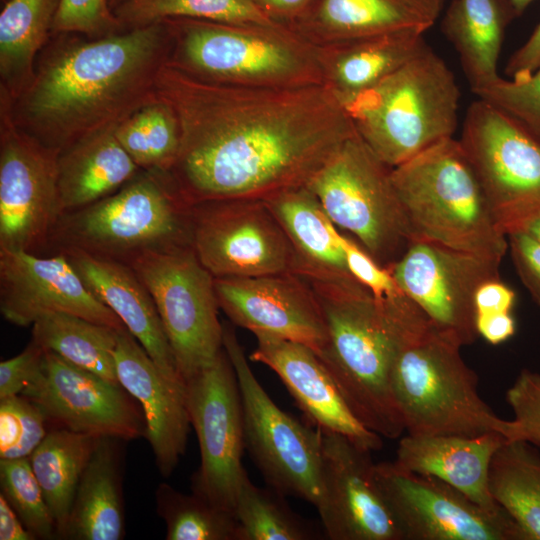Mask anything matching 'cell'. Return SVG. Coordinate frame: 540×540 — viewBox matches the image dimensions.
<instances>
[{
	"label": "cell",
	"instance_id": "obj_57",
	"mask_svg": "<svg viewBox=\"0 0 540 540\" xmlns=\"http://www.w3.org/2000/svg\"><path fill=\"white\" fill-rule=\"evenodd\" d=\"M1 1H2V3H4V2H6L7 0H1Z\"/></svg>",
	"mask_w": 540,
	"mask_h": 540
},
{
	"label": "cell",
	"instance_id": "obj_16",
	"mask_svg": "<svg viewBox=\"0 0 540 540\" xmlns=\"http://www.w3.org/2000/svg\"><path fill=\"white\" fill-rule=\"evenodd\" d=\"M374 475L403 540H527L506 512L490 513L438 478L396 461L375 463Z\"/></svg>",
	"mask_w": 540,
	"mask_h": 540
},
{
	"label": "cell",
	"instance_id": "obj_30",
	"mask_svg": "<svg viewBox=\"0 0 540 540\" xmlns=\"http://www.w3.org/2000/svg\"><path fill=\"white\" fill-rule=\"evenodd\" d=\"M517 17L507 0H452L441 30L456 50L473 93L497 82L508 24Z\"/></svg>",
	"mask_w": 540,
	"mask_h": 540
},
{
	"label": "cell",
	"instance_id": "obj_18",
	"mask_svg": "<svg viewBox=\"0 0 540 540\" xmlns=\"http://www.w3.org/2000/svg\"><path fill=\"white\" fill-rule=\"evenodd\" d=\"M20 395L39 405L53 428L125 441L146 436L142 408L129 392L51 351Z\"/></svg>",
	"mask_w": 540,
	"mask_h": 540
},
{
	"label": "cell",
	"instance_id": "obj_36",
	"mask_svg": "<svg viewBox=\"0 0 540 540\" xmlns=\"http://www.w3.org/2000/svg\"><path fill=\"white\" fill-rule=\"evenodd\" d=\"M115 135L135 164L144 170L168 172L180 147L176 114L158 97L123 120L115 128Z\"/></svg>",
	"mask_w": 540,
	"mask_h": 540
},
{
	"label": "cell",
	"instance_id": "obj_56",
	"mask_svg": "<svg viewBox=\"0 0 540 540\" xmlns=\"http://www.w3.org/2000/svg\"><path fill=\"white\" fill-rule=\"evenodd\" d=\"M125 0H109L110 7L114 10L118 5H120Z\"/></svg>",
	"mask_w": 540,
	"mask_h": 540
},
{
	"label": "cell",
	"instance_id": "obj_21",
	"mask_svg": "<svg viewBox=\"0 0 540 540\" xmlns=\"http://www.w3.org/2000/svg\"><path fill=\"white\" fill-rule=\"evenodd\" d=\"M220 309L234 326L304 344L317 354L327 342L320 303L297 274L214 278Z\"/></svg>",
	"mask_w": 540,
	"mask_h": 540
},
{
	"label": "cell",
	"instance_id": "obj_24",
	"mask_svg": "<svg viewBox=\"0 0 540 540\" xmlns=\"http://www.w3.org/2000/svg\"><path fill=\"white\" fill-rule=\"evenodd\" d=\"M61 254L67 257L90 292L119 317L163 375L185 384L155 302L136 272L124 263L79 251Z\"/></svg>",
	"mask_w": 540,
	"mask_h": 540
},
{
	"label": "cell",
	"instance_id": "obj_20",
	"mask_svg": "<svg viewBox=\"0 0 540 540\" xmlns=\"http://www.w3.org/2000/svg\"><path fill=\"white\" fill-rule=\"evenodd\" d=\"M0 312L21 327L49 313H67L117 330L126 328L61 253L0 249Z\"/></svg>",
	"mask_w": 540,
	"mask_h": 540
},
{
	"label": "cell",
	"instance_id": "obj_14",
	"mask_svg": "<svg viewBox=\"0 0 540 540\" xmlns=\"http://www.w3.org/2000/svg\"><path fill=\"white\" fill-rule=\"evenodd\" d=\"M190 232L195 255L214 278L293 273L292 246L265 200L190 205Z\"/></svg>",
	"mask_w": 540,
	"mask_h": 540
},
{
	"label": "cell",
	"instance_id": "obj_47",
	"mask_svg": "<svg viewBox=\"0 0 540 540\" xmlns=\"http://www.w3.org/2000/svg\"><path fill=\"white\" fill-rule=\"evenodd\" d=\"M507 240L516 271L540 308V241L524 230L510 232Z\"/></svg>",
	"mask_w": 540,
	"mask_h": 540
},
{
	"label": "cell",
	"instance_id": "obj_44",
	"mask_svg": "<svg viewBox=\"0 0 540 540\" xmlns=\"http://www.w3.org/2000/svg\"><path fill=\"white\" fill-rule=\"evenodd\" d=\"M514 419L512 439L540 447V374L523 369L506 392Z\"/></svg>",
	"mask_w": 540,
	"mask_h": 540
},
{
	"label": "cell",
	"instance_id": "obj_13",
	"mask_svg": "<svg viewBox=\"0 0 540 540\" xmlns=\"http://www.w3.org/2000/svg\"><path fill=\"white\" fill-rule=\"evenodd\" d=\"M57 158L15 123L0 91V249L46 255L60 217Z\"/></svg>",
	"mask_w": 540,
	"mask_h": 540
},
{
	"label": "cell",
	"instance_id": "obj_46",
	"mask_svg": "<svg viewBox=\"0 0 540 540\" xmlns=\"http://www.w3.org/2000/svg\"><path fill=\"white\" fill-rule=\"evenodd\" d=\"M45 350L31 339L18 355L0 363V399L20 395L39 373Z\"/></svg>",
	"mask_w": 540,
	"mask_h": 540
},
{
	"label": "cell",
	"instance_id": "obj_53",
	"mask_svg": "<svg viewBox=\"0 0 540 540\" xmlns=\"http://www.w3.org/2000/svg\"><path fill=\"white\" fill-rule=\"evenodd\" d=\"M422 15L435 22L443 7L441 0H401Z\"/></svg>",
	"mask_w": 540,
	"mask_h": 540
},
{
	"label": "cell",
	"instance_id": "obj_37",
	"mask_svg": "<svg viewBox=\"0 0 540 540\" xmlns=\"http://www.w3.org/2000/svg\"><path fill=\"white\" fill-rule=\"evenodd\" d=\"M284 495L261 488L246 473L239 486L234 515L237 540H310L316 538L311 526L294 513Z\"/></svg>",
	"mask_w": 540,
	"mask_h": 540
},
{
	"label": "cell",
	"instance_id": "obj_40",
	"mask_svg": "<svg viewBox=\"0 0 540 540\" xmlns=\"http://www.w3.org/2000/svg\"><path fill=\"white\" fill-rule=\"evenodd\" d=\"M1 495L36 539H58V527L29 458L0 459Z\"/></svg>",
	"mask_w": 540,
	"mask_h": 540
},
{
	"label": "cell",
	"instance_id": "obj_28",
	"mask_svg": "<svg viewBox=\"0 0 540 540\" xmlns=\"http://www.w3.org/2000/svg\"><path fill=\"white\" fill-rule=\"evenodd\" d=\"M115 128L91 134L58 154L60 216L116 192L140 170Z\"/></svg>",
	"mask_w": 540,
	"mask_h": 540
},
{
	"label": "cell",
	"instance_id": "obj_43",
	"mask_svg": "<svg viewBox=\"0 0 540 540\" xmlns=\"http://www.w3.org/2000/svg\"><path fill=\"white\" fill-rule=\"evenodd\" d=\"M124 30L109 0H59L52 35L77 34L94 39Z\"/></svg>",
	"mask_w": 540,
	"mask_h": 540
},
{
	"label": "cell",
	"instance_id": "obj_3",
	"mask_svg": "<svg viewBox=\"0 0 540 540\" xmlns=\"http://www.w3.org/2000/svg\"><path fill=\"white\" fill-rule=\"evenodd\" d=\"M382 300L392 337L390 386L407 434L473 437L495 431L512 439V420L498 417L480 397L462 346L402 291Z\"/></svg>",
	"mask_w": 540,
	"mask_h": 540
},
{
	"label": "cell",
	"instance_id": "obj_58",
	"mask_svg": "<svg viewBox=\"0 0 540 540\" xmlns=\"http://www.w3.org/2000/svg\"><path fill=\"white\" fill-rule=\"evenodd\" d=\"M441 1L444 3L445 0H441Z\"/></svg>",
	"mask_w": 540,
	"mask_h": 540
},
{
	"label": "cell",
	"instance_id": "obj_52",
	"mask_svg": "<svg viewBox=\"0 0 540 540\" xmlns=\"http://www.w3.org/2000/svg\"><path fill=\"white\" fill-rule=\"evenodd\" d=\"M0 540H36L17 513L0 494Z\"/></svg>",
	"mask_w": 540,
	"mask_h": 540
},
{
	"label": "cell",
	"instance_id": "obj_34",
	"mask_svg": "<svg viewBox=\"0 0 540 540\" xmlns=\"http://www.w3.org/2000/svg\"><path fill=\"white\" fill-rule=\"evenodd\" d=\"M98 438L52 428L29 457L57 524L58 539H61L78 483Z\"/></svg>",
	"mask_w": 540,
	"mask_h": 540
},
{
	"label": "cell",
	"instance_id": "obj_2",
	"mask_svg": "<svg viewBox=\"0 0 540 540\" xmlns=\"http://www.w3.org/2000/svg\"><path fill=\"white\" fill-rule=\"evenodd\" d=\"M170 46L164 22L94 39L52 35L37 58L32 82L11 99L12 117L59 154L156 100L157 77Z\"/></svg>",
	"mask_w": 540,
	"mask_h": 540
},
{
	"label": "cell",
	"instance_id": "obj_48",
	"mask_svg": "<svg viewBox=\"0 0 540 540\" xmlns=\"http://www.w3.org/2000/svg\"><path fill=\"white\" fill-rule=\"evenodd\" d=\"M515 298L513 289L503 283L500 278L485 281L475 292L476 316L512 312Z\"/></svg>",
	"mask_w": 540,
	"mask_h": 540
},
{
	"label": "cell",
	"instance_id": "obj_45",
	"mask_svg": "<svg viewBox=\"0 0 540 540\" xmlns=\"http://www.w3.org/2000/svg\"><path fill=\"white\" fill-rule=\"evenodd\" d=\"M339 241L348 271L376 298L390 297L401 291L391 272L377 263L360 245L342 233Z\"/></svg>",
	"mask_w": 540,
	"mask_h": 540
},
{
	"label": "cell",
	"instance_id": "obj_33",
	"mask_svg": "<svg viewBox=\"0 0 540 540\" xmlns=\"http://www.w3.org/2000/svg\"><path fill=\"white\" fill-rule=\"evenodd\" d=\"M494 501L527 540H540V452L524 440L506 439L494 453L488 476Z\"/></svg>",
	"mask_w": 540,
	"mask_h": 540
},
{
	"label": "cell",
	"instance_id": "obj_38",
	"mask_svg": "<svg viewBox=\"0 0 540 540\" xmlns=\"http://www.w3.org/2000/svg\"><path fill=\"white\" fill-rule=\"evenodd\" d=\"M113 12L125 29L146 26L170 18L233 24L281 25L268 18L252 0H125Z\"/></svg>",
	"mask_w": 540,
	"mask_h": 540
},
{
	"label": "cell",
	"instance_id": "obj_11",
	"mask_svg": "<svg viewBox=\"0 0 540 540\" xmlns=\"http://www.w3.org/2000/svg\"><path fill=\"white\" fill-rule=\"evenodd\" d=\"M150 292L184 381L223 349L214 277L191 246L147 252L128 264Z\"/></svg>",
	"mask_w": 540,
	"mask_h": 540
},
{
	"label": "cell",
	"instance_id": "obj_4",
	"mask_svg": "<svg viewBox=\"0 0 540 540\" xmlns=\"http://www.w3.org/2000/svg\"><path fill=\"white\" fill-rule=\"evenodd\" d=\"M320 303L327 342L317 354L354 415L371 431H405L390 386L392 337L382 299L355 278L307 280Z\"/></svg>",
	"mask_w": 540,
	"mask_h": 540
},
{
	"label": "cell",
	"instance_id": "obj_12",
	"mask_svg": "<svg viewBox=\"0 0 540 540\" xmlns=\"http://www.w3.org/2000/svg\"><path fill=\"white\" fill-rule=\"evenodd\" d=\"M503 232L540 214V141L493 104L468 107L458 139Z\"/></svg>",
	"mask_w": 540,
	"mask_h": 540
},
{
	"label": "cell",
	"instance_id": "obj_39",
	"mask_svg": "<svg viewBox=\"0 0 540 540\" xmlns=\"http://www.w3.org/2000/svg\"><path fill=\"white\" fill-rule=\"evenodd\" d=\"M155 503L167 540H237L234 513L194 492L186 494L162 482L155 490Z\"/></svg>",
	"mask_w": 540,
	"mask_h": 540
},
{
	"label": "cell",
	"instance_id": "obj_7",
	"mask_svg": "<svg viewBox=\"0 0 540 540\" xmlns=\"http://www.w3.org/2000/svg\"><path fill=\"white\" fill-rule=\"evenodd\" d=\"M391 177L415 240L501 263L507 236L458 139L443 140L392 168Z\"/></svg>",
	"mask_w": 540,
	"mask_h": 540
},
{
	"label": "cell",
	"instance_id": "obj_31",
	"mask_svg": "<svg viewBox=\"0 0 540 540\" xmlns=\"http://www.w3.org/2000/svg\"><path fill=\"white\" fill-rule=\"evenodd\" d=\"M433 21L401 0H317L290 28L318 46L418 29Z\"/></svg>",
	"mask_w": 540,
	"mask_h": 540
},
{
	"label": "cell",
	"instance_id": "obj_27",
	"mask_svg": "<svg viewBox=\"0 0 540 540\" xmlns=\"http://www.w3.org/2000/svg\"><path fill=\"white\" fill-rule=\"evenodd\" d=\"M123 441L115 437L97 439L78 483L61 539L124 538Z\"/></svg>",
	"mask_w": 540,
	"mask_h": 540
},
{
	"label": "cell",
	"instance_id": "obj_6",
	"mask_svg": "<svg viewBox=\"0 0 540 540\" xmlns=\"http://www.w3.org/2000/svg\"><path fill=\"white\" fill-rule=\"evenodd\" d=\"M357 134L390 168L453 138L460 89L427 44L373 87L340 100Z\"/></svg>",
	"mask_w": 540,
	"mask_h": 540
},
{
	"label": "cell",
	"instance_id": "obj_9",
	"mask_svg": "<svg viewBox=\"0 0 540 540\" xmlns=\"http://www.w3.org/2000/svg\"><path fill=\"white\" fill-rule=\"evenodd\" d=\"M391 170L355 134L305 184L333 224L386 269L415 240Z\"/></svg>",
	"mask_w": 540,
	"mask_h": 540
},
{
	"label": "cell",
	"instance_id": "obj_50",
	"mask_svg": "<svg viewBox=\"0 0 540 540\" xmlns=\"http://www.w3.org/2000/svg\"><path fill=\"white\" fill-rule=\"evenodd\" d=\"M271 20L291 27L302 19L317 0H252Z\"/></svg>",
	"mask_w": 540,
	"mask_h": 540
},
{
	"label": "cell",
	"instance_id": "obj_22",
	"mask_svg": "<svg viewBox=\"0 0 540 540\" xmlns=\"http://www.w3.org/2000/svg\"><path fill=\"white\" fill-rule=\"evenodd\" d=\"M255 337L257 345L250 360L266 365L277 374L317 429L342 435L371 452L382 449V437L354 415L313 349L267 334Z\"/></svg>",
	"mask_w": 540,
	"mask_h": 540
},
{
	"label": "cell",
	"instance_id": "obj_55",
	"mask_svg": "<svg viewBox=\"0 0 540 540\" xmlns=\"http://www.w3.org/2000/svg\"><path fill=\"white\" fill-rule=\"evenodd\" d=\"M512 6L516 16H520L535 0H507Z\"/></svg>",
	"mask_w": 540,
	"mask_h": 540
},
{
	"label": "cell",
	"instance_id": "obj_10",
	"mask_svg": "<svg viewBox=\"0 0 540 540\" xmlns=\"http://www.w3.org/2000/svg\"><path fill=\"white\" fill-rule=\"evenodd\" d=\"M222 324L223 347L242 399L245 448L268 487L317 509L323 498L320 431L303 425L271 399L253 373L234 325Z\"/></svg>",
	"mask_w": 540,
	"mask_h": 540
},
{
	"label": "cell",
	"instance_id": "obj_26",
	"mask_svg": "<svg viewBox=\"0 0 540 540\" xmlns=\"http://www.w3.org/2000/svg\"><path fill=\"white\" fill-rule=\"evenodd\" d=\"M265 202L290 241L294 274L319 281L354 278L340 245L341 232L306 185L283 190Z\"/></svg>",
	"mask_w": 540,
	"mask_h": 540
},
{
	"label": "cell",
	"instance_id": "obj_15",
	"mask_svg": "<svg viewBox=\"0 0 540 540\" xmlns=\"http://www.w3.org/2000/svg\"><path fill=\"white\" fill-rule=\"evenodd\" d=\"M191 426L200 448L192 492L234 513L244 475L243 406L234 367L223 349L216 359L185 381Z\"/></svg>",
	"mask_w": 540,
	"mask_h": 540
},
{
	"label": "cell",
	"instance_id": "obj_35",
	"mask_svg": "<svg viewBox=\"0 0 540 540\" xmlns=\"http://www.w3.org/2000/svg\"><path fill=\"white\" fill-rule=\"evenodd\" d=\"M117 332L112 327L67 313H49L32 324V340L44 350L120 385L114 357Z\"/></svg>",
	"mask_w": 540,
	"mask_h": 540
},
{
	"label": "cell",
	"instance_id": "obj_42",
	"mask_svg": "<svg viewBox=\"0 0 540 540\" xmlns=\"http://www.w3.org/2000/svg\"><path fill=\"white\" fill-rule=\"evenodd\" d=\"M474 94L508 114L540 141V66L523 80L501 77Z\"/></svg>",
	"mask_w": 540,
	"mask_h": 540
},
{
	"label": "cell",
	"instance_id": "obj_23",
	"mask_svg": "<svg viewBox=\"0 0 540 540\" xmlns=\"http://www.w3.org/2000/svg\"><path fill=\"white\" fill-rule=\"evenodd\" d=\"M114 357L120 385L142 408L156 466L168 477L185 453L191 426L185 384L165 377L127 328L117 332Z\"/></svg>",
	"mask_w": 540,
	"mask_h": 540
},
{
	"label": "cell",
	"instance_id": "obj_41",
	"mask_svg": "<svg viewBox=\"0 0 540 540\" xmlns=\"http://www.w3.org/2000/svg\"><path fill=\"white\" fill-rule=\"evenodd\" d=\"M35 402L23 395L0 399V459L29 458L53 428Z\"/></svg>",
	"mask_w": 540,
	"mask_h": 540
},
{
	"label": "cell",
	"instance_id": "obj_54",
	"mask_svg": "<svg viewBox=\"0 0 540 540\" xmlns=\"http://www.w3.org/2000/svg\"><path fill=\"white\" fill-rule=\"evenodd\" d=\"M524 230L540 241V214L526 221L519 229Z\"/></svg>",
	"mask_w": 540,
	"mask_h": 540
},
{
	"label": "cell",
	"instance_id": "obj_32",
	"mask_svg": "<svg viewBox=\"0 0 540 540\" xmlns=\"http://www.w3.org/2000/svg\"><path fill=\"white\" fill-rule=\"evenodd\" d=\"M59 0H7L0 13V91L12 100L33 80Z\"/></svg>",
	"mask_w": 540,
	"mask_h": 540
},
{
	"label": "cell",
	"instance_id": "obj_51",
	"mask_svg": "<svg viewBox=\"0 0 540 540\" xmlns=\"http://www.w3.org/2000/svg\"><path fill=\"white\" fill-rule=\"evenodd\" d=\"M475 324L478 335L493 345L508 340L516 329L511 312L477 315Z\"/></svg>",
	"mask_w": 540,
	"mask_h": 540
},
{
	"label": "cell",
	"instance_id": "obj_29",
	"mask_svg": "<svg viewBox=\"0 0 540 540\" xmlns=\"http://www.w3.org/2000/svg\"><path fill=\"white\" fill-rule=\"evenodd\" d=\"M424 33L405 29L320 46L324 84L339 100L373 87L426 45Z\"/></svg>",
	"mask_w": 540,
	"mask_h": 540
},
{
	"label": "cell",
	"instance_id": "obj_17",
	"mask_svg": "<svg viewBox=\"0 0 540 540\" xmlns=\"http://www.w3.org/2000/svg\"><path fill=\"white\" fill-rule=\"evenodd\" d=\"M499 265L441 244L414 240L388 270L437 329L465 346L479 336L475 292L483 282L500 278Z\"/></svg>",
	"mask_w": 540,
	"mask_h": 540
},
{
	"label": "cell",
	"instance_id": "obj_25",
	"mask_svg": "<svg viewBox=\"0 0 540 540\" xmlns=\"http://www.w3.org/2000/svg\"><path fill=\"white\" fill-rule=\"evenodd\" d=\"M507 438L490 431L460 435H411L398 443L395 461L410 471L438 478L462 492L486 511L505 512L488 486L492 457Z\"/></svg>",
	"mask_w": 540,
	"mask_h": 540
},
{
	"label": "cell",
	"instance_id": "obj_8",
	"mask_svg": "<svg viewBox=\"0 0 540 540\" xmlns=\"http://www.w3.org/2000/svg\"><path fill=\"white\" fill-rule=\"evenodd\" d=\"M188 246L190 205L168 172L140 169L116 192L62 214L46 255L79 251L128 265L147 252Z\"/></svg>",
	"mask_w": 540,
	"mask_h": 540
},
{
	"label": "cell",
	"instance_id": "obj_1",
	"mask_svg": "<svg viewBox=\"0 0 540 540\" xmlns=\"http://www.w3.org/2000/svg\"><path fill=\"white\" fill-rule=\"evenodd\" d=\"M156 96L175 112L180 147L168 171L188 205L262 199L305 185L357 134L325 85L265 88L193 76L166 62Z\"/></svg>",
	"mask_w": 540,
	"mask_h": 540
},
{
	"label": "cell",
	"instance_id": "obj_49",
	"mask_svg": "<svg viewBox=\"0 0 540 540\" xmlns=\"http://www.w3.org/2000/svg\"><path fill=\"white\" fill-rule=\"evenodd\" d=\"M540 66V23L525 43L509 58L505 72L511 80H523Z\"/></svg>",
	"mask_w": 540,
	"mask_h": 540
},
{
	"label": "cell",
	"instance_id": "obj_19",
	"mask_svg": "<svg viewBox=\"0 0 540 540\" xmlns=\"http://www.w3.org/2000/svg\"><path fill=\"white\" fill-rule=\"evenodd\" d=\"M320 431L323 498L317 511L331 540H403L374 475L371 451Z\"/></svg>",
	"mask_w": 540,
	"mask_h": 540
},
{
	"label": "cell",
	"instance_id": "obj_5",
	"mask_svg": "<svg viewBox=\"0 0 540 540\" xmlns=\"http://www.w3.org/2000/svg\"><path fill=\"white\" fill-rule=\"evenodd\" d=\"M162 22L171 43L167 62L198 78L265 88L324 84L321 47L290 27L188 18Z\"/></svg>",
	"mask_w": 540,
	"mask_h": 540
}]
</instances>
